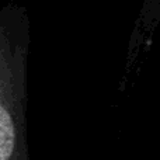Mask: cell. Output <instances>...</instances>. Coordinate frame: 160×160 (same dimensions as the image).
I'll list each match as a JSON object with an SVG mask.
<instances>
[{
	"label": "cell",
	"mask_w": 160,
	"mask_h": 160,
	"mask_svg": "<svg viewBox=\"0 0 160 160\" xmlns=\"http://www.w3.org/2000/svg\"><path fill=\"white\" fill-rule=\"evenodd\" d=\"M31 21L27 7L0 8V160H30L27 131Z\"/></svg>",
	"instance_id": "6da1fadb"
}]
</instances>
